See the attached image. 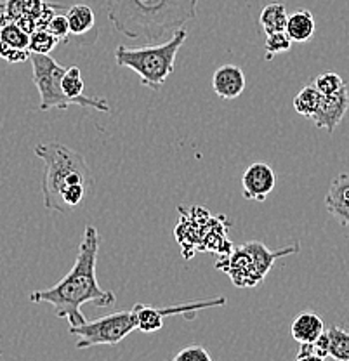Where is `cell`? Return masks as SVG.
Wrapping results in <instances>:
<instances>
[{
	"mask_svg": "<svg viewBox=\"0 0 349 361\" xmlns=\"http://www.w3.org/2000/svg\"><path fill=\"white\" fill-rule=\"evenodd\" d=\"M299 252L298 245L269 250L264 243L249 242L240 247H233L230 252L216 261V268L224 271L238 288H252L264 281L276 259Z\"/></svg>",
	"mask_w": 349,
	"mask_h": 361,
	"instance_id": "cell-5",
	"label": "cell"
},
{
	"mask_svg": "<svg viewBox=\"0 0 349 361\" xmlns=\"http://www.w3.org/2000/svg\"><path fill=\"white\" fill-rule=\"evenodd\" d=\"M172 361H214L209 351L202 345H188L183 348L178 355L172 358Z\"/></svg>",
	"mask_w": 349,
	"mask_h": 361,
	"instance_id": "cell-25",
	"label": "cell"
},
{
	"mask_svg": "<svg viewBox=\"0 0 349 361\" xmlns=\"http://www.w3.org/2000/svg\"><path fill=\"white\" fill-rule=\"evenodd\" d=\"M295 361H325L324 356H320L314 349V344H301Z\"/></svg>",
	"mask_w": 349,
	"mask_h": 361,
	"instance_id": "cell-27",
	"label": "cell"
},
{
	"mask_svg": "<svg viewBox=\"0 0 349 361\" xmlns=\"http://www.w3.org/2000/svg\"><path fill=\"white\" fill-rule=\"evenodd\" d=\"M35 155L44 161L46 171L42 179L44 207L52 212L65 214L61 193L71 184H85L94 190V176L85 158L59 141L40 142L35 146Z\"/></svg>",
	"mask_w": 349,
	"mask_h": 361,
	"instance_id": "cell-3",
	"label": "cell"
},
{
	"mask_svg": "<svg viewBox=\"0 0 349 361\" xmlns=\"http://www.w3.org/2000/svg\"><path fill=\"white\" fill-rule=\"evenodd\" d=\"M287 20H288V14L281 2L268 4V6L262 9L261 18H259L266 35H269V33H276V32H285V28H287Z\"/></svg>",
	"mask_w": 349,
	"mask_h": 361,
	"instance_id": "cell-18",
	"label": "cell"
},
{
	"mask_svg": "<svg viewBox=\"0 0 349 361\" xmlns=\"http://www.w3.org/2000/svg\"><path fill=\"white\" fill-rule=\"evenodd\" d=\"M314 30H317V23H314L313 14L310 11H295L288 16L285 33L290 37L292 42L302 44L314 35Z\"/></svg>",
	"mask_w": 349,
	"mask_h": 361,
	"instance_id": "cell-16",
	"label": "cell"
},
{
	"mask_svg": "<svg viewBox=\"0 0 349 361\" xmlns=\"http://www.w3.org/2000/svg\"><path fill=\"white\" fill-rule=\"evenodd\" d=\"M290 332L299 344H313L325 332V323L317 313L304 311L294 318Z\"/></svg>",
	"mask_w": 349,
	"mask_h": 361,
	"instance_id": "cell-15",
	"label": "cell"
},
{
	"mask_svg": "<svg viewBox=\"0 0 349 361\" xmlns=\"http://www.w3.org/2000/svg\"><path fill=\"white\" fill-rule=\"evenodd\" d=\"M44 9H46L44 0H7L2 6L0 26L14 21L32 35L37 30V21L42 16Z\"/></svg>",
	"mask_w": 349,
	"mask_h": 361,
	"instance_id": "cell-10",
	"label": "cell"
},
{
	"mask_svg": "<svg viewBox=\"0 0 349 361\" xmlns=\"http://www.w3.org/2000/svg\"><path fill=\"white\" fill-rule=\"evenodd\" d=\"M59 40L46 28H39L30 35V52L33 54H51Z\"/></svg>",
	"mask_w": 349,
	"mask_h": 361,
	"instance_id": "cell-21",
	"label": "cell"
},
{
	"mask_svg": "<svg viewBox=\"0 0 349 361\" xmlns=\"http://www.w3.org/2000/svg\"><path fill=\"white\" fill-rule=\"evenodd\" d=\"M0 42L7 44L9 47L21 49V51H30V33L25 32L18 23H6L0 26Z\"/></svg>",
	"mask_w": 349,
	"mask_h": 361,
	"instance_id": "cell-20",
	"label": "cell"
},
{
	"mask_svg": "<svg viewBox=\"0 0 349 361\" xmlns=\"http://www.w3.org/2000/svg\"><path fill=\"white\" fill-rule=\"evenodd\" d=\"M134 330H137L134 310L116 311L103 318L85 322L84 325L70 326L71 336L78 337V349L94 348V345H116Z\"/></svg>",
	"mask_w": 349,
	"mask_h": 361,
	"instance_id": "cell-6",
	"label": "cell"
},
{
	"mask_svg": "<svg viewBox=\"0 0 349 361\" xmlns=\"http://www.w3.org/2000/svg\"><path fill=\"white\" fill-rule=\"evenodd\" d=\"M349 110V90L346 85L337 90L336 94L330 96H322V103L318 106L317 113L313 115V122L318 129H325L329 134H333V130L343 122L344 115Z\"/></svg>",
	"mask_w": 349,
	"mask_h": 361,
	"instance_id": "cell-11",
	"label": "cell"
},
{
	"mask_svg": "<svg viewBox=\"0 0 349 361\" xmlns=\"http://www.w3.org/2000/svg\"><path fill=\"white\" fill-rule=\"evenodd\" d=\"M186 39L188 32L181 28L164 44L145 45V47L118 45L115 49V61L118 66H125L136 71L142 85L152 90H160L164 87L165 80L174 73L176 58Z\"/></svg>",
	"mask_w": 349,
	"mask_h": 361,
	"instance_id": "cell-4",
	"label": "cell"
},
{
	"mask_svg": "<svg viewBox=\"0 0 349 361\" xmlns=\"http://www.w3.org/2000/svg\"><path fill=\"white\" fill-rule=\"evenodd\" d=\"M108 20L123 37L159 42L197 20L198 0H104Z\"/></svg>",
	"mask_w": 349,
	"mask_h": 361,
	"instance_id": "cell-2",
	"label": "cell"
},
{
	"mask_svg": "<svg viewBox=\"0 0 349 361\" xmlns=\"http://www.w3.org/2000/svg\"><path fill=\"white\" fill-rule=\"evenodd\" d=\"M292 40L290 37L287 35L285 32H276V33H269L266 37V59H273L276 54L280 52H287L290 51Z\"/></svg>",
	"mask_w": 349,
	"mask_h": 361,
	"instance_id": "cell-23",
	"label": "cell"
},
{
	"mask_svg": "<svg viewBox=\"0 0 349 361\" xmlns=\"http://www.w3.org/2000/svg\"><path fill=\"white\" fill-rule=\"evenodd\" d=\"M275 171L264 161H256L249 165L242 176V195L245 200L264 202L275 190Z\"/></svg>",
	"mask_w": 349,
	"mask_h": 361,
	"instance_id": "cell-9",
	"label": "cell"
},
{
	"mask_svg": "<svg viewBox=\"0 0 349 361\" xmlns=\"http://www.w3.org/2000/svg\"><path fill=\"white\" fill-rule=\"evenodd\" d=\"M30 61L33 68V84L40 94V111L49 110H68L71 106L70 99L63 92V77L66 68L59 65L49 54H30Z\"/></svg>",
	"mask_w": 349,
	"mask_h": 361,
	"instance_id": "cell-7",
	"label": "cell"
},
{
	"mask_svg": "<svg viewBox=\"0 0 349 361\" xmlns=\"http://www.w3.org/2000/svg\"><path fill=\"white\" fill-rule=\"evenodd\" d=\"M30 51H21V49H14L9 47L7 44L0 42V58L6 59L7 63H23L26 59H30Z\"/></svg>",
	"mask_w": 349,
	"mask_h": 361,
	"instance_id": "cell-26",
	"label": "cell"
},
{
	"mask_svg": "<svg viewBox=\"0 0 349 361\" xmlns=\"http://www.w3.org/2000/svg\"><path fill=\"white\" fill-rule=\"evenodd\" d=\"M322 103V94L318 92V89L314 85H306L295 94L294 97V108L299 115L307 116V118H313V115L317 113L318 106Z\"/></svg>",
	"mask_w": 349,
	"mask_h": 361,
	"instance_id": "cell-19",
	"label": "cell"
},
{
	"mask_svg": "<svg viewBox=\"0 0 349 361\" xmlns=\"http://www.w3.org/2000/svg\"><path fill=\"white\" fill-rule=\"evenodd\" d=\"M70 25V35L85 37L91 32H96V16L94 11L85 4H75L66 11Z\"/></svg>",
	"mask_w": 349,
	"mask_h": 361,
	"instance_id": "cell-17",
	"label": "cell"
},
{
	"mask_svg": "<svg viewBox=\"0 0 349 361\" xmlns=\"http://www.w3.org/2000/svg\"><path fill=\"white\" fill-rule=\"evenodd\" d=\"M46 30H49V32H51L59 42H68L70 25H68V18H66V14L56 13L54 16L51 18V21L47 23Z\"/></svg>",
	"mask_w": 349,
	"mask_h": 361,
	"instance_id": "cell-24",
	"label": "cell"
},
{
	"mask_svg": "<svg viewBox=\"0 0 349 361\" xmlns=\"http://www.w3.org/2000/svg\"><path fill=\"white\" fill-rule=\"evenodd\" d=\"M226 297H214V299L205 300H193V302L185 304H176V306H165L157 307L152 304H134V313H136L137 319V330L142 334H155L162 330L164 319L169 316L183 314L188 316L190 319L195 318V314L202 310H209V307H223L226 306Z\"/></svg>",
	"mask_w": 349,
	"mask_h": 361,
	"instance_id": "cell-8",
	"label": "cell"
},
{
	"mask_svg": "<svg viewBox=\"0 0 349 361\" xmlns=\"http://www.w3.org/2000/svg\"><path fill=\"white\" fill-rule=\"evenodd\" d=\"M101 236L94 226H85L84 236L78 245L73 268L54 287L30 293L32 302H46L54 307L58 318L68 319L70 326L84 325L87 322L80 307L85 302H94L96 307H110L116 302L111 290H103L97 283L96 264L99 254Z\"/></svg>",
	"mask_w": 349,
	"mask_h": 361,
	"instance_id": "cell-1",
	"label": "cell"
},
{
	"mask_svg": "<svg viewBox=\"0 0 349 361\" xmlns=\"http://www.w3.org/2000/svg\"><path fill=\"white\" fill-rule=\"evenodd\" d=\"M314 87L318 89V92L322 96H330V94H336L337 90L344 87V80L341 75L333 73V71H325V73H320L313 82Z\"/></svg>",
	"mask_w": 349,
	"mask_h": 361,
	"instance_id": "cell-22",
	"label": "cell"
},
{
	"mask_svg": "<svg viewBox=\"0 0 349 361\" xmlns=\"http://www.w3.org/2000/svg\"><path fill=\"white\" fill-rule=\"evenodd\" d=\"M325 209L341 226H349V174L332 179L325 195Z\"/></svg>",
	"mask_w": 349,
	"mask_h": 361,
	"instance_id": "cell-12",
	"label": "cell"
},
{
	"mask_svg": "<svg viewBox=\"0 0 349 361\" xmlns=\"http://www.w3.org/2000/svg\"><path fill=\"white\" fill-rule=\"evenodd\" d=\"M314 349L320 356H330L336 361H349V332L341 326H330L322 334L317 342H313Z\"/></svg>",
	"mask_w": 349,
	"mask_h": 361,
	"instance_id": "cell-14",
	"label": "cell"
},
{
	"mask_svg": "<svg viewBox=\"0 0 349 361\" xmlns=\"http://www.w3.org/2000/svg\"><path fill=\"white\" fill-rule=\"evenodd\" d=\"M245 73L236 65H223L214 71L212 89L221 99H236L245 90Z\"/></svg>",
	"mask_w": 349,
	"mask_h": 361,
	"instance_id": "cell-13",
	"label": "cell"
}]
</instances>
